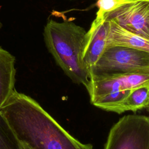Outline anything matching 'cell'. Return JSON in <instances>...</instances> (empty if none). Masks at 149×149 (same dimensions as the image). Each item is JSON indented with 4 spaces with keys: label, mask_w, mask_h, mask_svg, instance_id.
Returning <instances> with one entry per match:
<instances>
[{
    "label": "cell",
    "mask_w": 149,
    "mask_h": 149,
    "mask_svg": "<svg viewBox=\"0 0 149 149\" xmlns=\"http://www.w3.org/2000/svg\"><path fill=\"white\" fill-rule=\"evenodd\" d=\"M0 149H21L19 141L1 111Z\"/></svg>",
    "instance_id": "11"
},
{
    "label": "cell",
    "mask_w": 149,
    "mask_h": 149,
    "mask_svg": "<svg viewBox=\"0 0 149 149\" xmlns=\"http://www.w3.org/2000/svg\"><path fill=\"white\" fill-rule=\"evenodd\" d=\"M149 105V84L135 88L116 108L114 112L122 113L126 111L136 112L147 108Z\"/></svg>",
    "instance_id": "10"
},
{
    "label": "cell",
    "mask_w": 149,
    "mask_h": 149,
    "mask_svg": "<svg viewBox=\"0 0 149 149\" xmlns=\"http://www.w3.org/2000/svg\"><path fill=\"white\" fill-rule=\"evenodd\" d=\"M15 57L0 46V109L15 89Z\"/></svg>",
    "instance_id": "8"
},
{
    "label": "cell",
    "mask_w": 149,
    "mask_h": 149,
    "mask_svg": "<svg viewBox=\"0 0 149 149\" xmlns=\"http://www.w3.org/2000/svg\"><path fill=\"white\" fill-rule=\"evenodd\" d=\"M107 46L123 45L138 49L149 53V40L130 33L112 21Z\"/></svg>",
    "instance_id": "9"
},
{
    "label": "cell",
    "mask_w": 149,
    "mask_h": 149,
    "mask_svg": "<svg viewBox=\"0 0 149 149\" xmlns=\"http://www.w3.org/2000/svg\"><path fill=\"white\" fill-rule=\"evenodd\" d=\"M104 149H149V117H122L110 129Z\"/></svg>",
    "instance_id": "4"
},
{
    "label": "cell",
    "mask_w": 149,
    "mask_h": 149,
    "mask_svg": "<svg viewBox=\"0 0 149 149\" xmlns=\"http://www.w3.org/2000/svg\"><path fill=\"white\" fill-rule=\"evenodd\" d=\"M109 29V20L96 16L86 33L83 61L90 72L107 47Z\"/></svg>",
    "instance_id": "7"
},
{
    "label": "cell",
    "mask_w": 149,
    "mask_h": 149,
    "mask_svg": "<svg viewBox=\"0 0 149 149\" xmlns=\"http://www.w3.org/2000/svg\"><path fill=\"white\" fill-rule=\"evenodd\" d=\"M0 111L19 142L33 149H93L70 135L34 98L16 90Z\"/></svg>",
    "instance_id": "1"
},
{
    "label": "cell",
    "mask_w": 149,
    "mask_h": 149,
    "mask_svg": "<svg viewBox=\"0 0 149 149\" xmlns=\"http://www.w3.org/2000/svg\"><path fill=\"white\" fill-rule=\"evenodd\" d=\"M104 17L149 40V0H132L107 13Z\"/></svg>",
    "instance_id": "6"
},
{
    "label": "cell",
    "mask_w": 149,
    "mask_h": 149,
    "mask_svg": "<svg viewBox=\"0 0 149 149\" xmlns=\"http://www.w3.org/2000/svg\"><path fill=\"white\" fill-rule=\"evenodd\" d=\"M2 27V23L0 22V29H1Z\"/></svg>",
    "instance_id": "14"
},
{
    "label": "cell",
    "mask_w": 149,
    "mask_h": 149,
    "mask_svg": "<svg viewBox=\"0 0 149 149\" xmlns=\"http://www.w3.org/2000/svg\"><path fill=\"white\" fill-rule=\"evenodd\" d=\"M149 84V71L110 74H91L87 89L90 102L109 93L132 91Z\"/></svg>",
    "instance_id": "5"
},
{
    "label": "cell",
    "mask_w": 149,
    "mask_h": 149,
    "mask_svg": "<svg viewBox=\"0 0 149 149\" xmlns=\"http://www.w3.org/2000/svg\"><path fill=\"white\" fill-rule=\"evenodd\" d=\"M86 33L72 21L50 19L44 26L43 37L48 51L65 74L87 89L90 72L83 61Z\"/></svg>",
    "instance_id": "2"
},
{
    "label": "cell",
    "mask_w": 149,
    "mask_h": 149,
    "mask_svg": "<svg viewBox=\"0 0 149 149\" xmlns=\"http://www.w3.org/2000/svg\"><path fill=\"white\" fill-rule=\"evenodd\" d=\"M20 144L21 149H33L29 145H27V144H26L23 142H20Z\"/></svg>",
    "instance_id": "13"
},
{
    "label": "cell",
    "mask_w": 149,
    "mask_h": 149,
    "mask_svg": "<svg viewBox=\"0 0 149 149\" xmlns=\"http://www.w3.org/2000/svg\"><path fill=\"white\" fill-rule=\"evenodd\" d=\"M149 71V53L123 45L107 46L90 70L91 74H110Z\"/></svg>",
    "instance_id": "3"
},
{
    "label": "cell",
    "mask_w": 149,
    "mask_h": 149,
    "mask_svg": "<svg viewBox=\"0 0 149 149\" xmlns=\"http://www.w3.org/2000/svg\"><path fill=\"white\" fill-rule=\"evenodd\" d=\"M131 1L132 0H98L97 6L98 10L96 16L104 17L107 13L115 10L122 5Z\"/></svg>",
    "instance_id": "12"
},
{
    "label": "cell",
    "mask_w": 149,
    "mask_h": 149,
    "mask_svg": "<svg viewBox=\"0 0 149 149\" xmlns=\"http://www.w3.org/2000/svg\"><path fill=\"white\" fill-rule=\"evenodd\" d=\"M146 109H147V110H148V111L149 112V105H148V106L147 107V108H146Z\"/></svg>",
    "instance_id": "15"
}]
</instances>
